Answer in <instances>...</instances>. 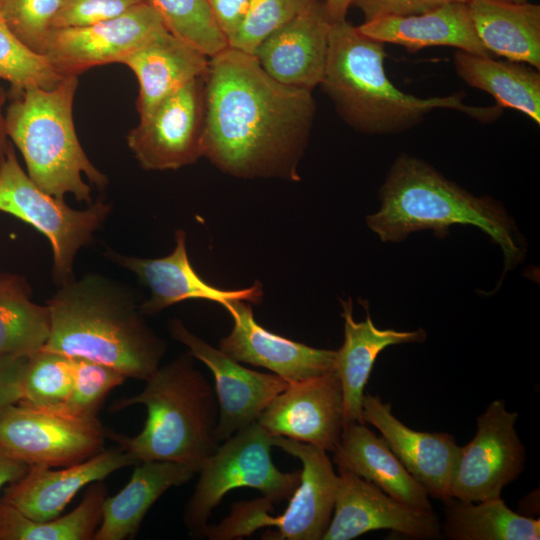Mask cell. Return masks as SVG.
Listing matches in <instances>:
<instances>
[{
	"mask_svg": "<svg viewBox=\"0 0 540 540\" xmlns=\"http://www.w3.org/2000/svg\"><path fill=\"white\" fill-rule=\"evenodd\" d=\"M106 254L113 262L133 272L150 289L151 297L139 305L143 314H155L189 299H207L221 305L229 300L258 304L263 296L262 285L258 281L239 290H223L205 282L190 263L183 230L175 232V247L162 258L144 259L113 250Z\"/></svg>",
	"mask_w": 540,
	"mask_h": 540,
	"instance_id": "ffe728a7",
	"label": "cell"
},
{
	"mask_svg": "<svg viewBox=\"0 0 540 540\" xmlns=\"http://www.w3.org/2000/svg\"><path fill=\"white\" fill-rule=\"evenodd\" d=\"M315 1L320 0H249L246 17L228 46L254 55L268 36Z\"/></svg>",
	"mask_w": 540,
	"mask_h": 540,
	"instance_id": "e575fe53",
	"label": "cell"
},
{
	"mask_svg": "<svg viewBox=\"0 0 540 540\" xmlns=\"http://www.w3.org/2000/svg\"><path fill=\"white\" fill-rule=\"evenodd\" d=\"M320 1L324 2V0H320Z\"/></svg>",
	"mask_w": 540,
	"mask_h": 540,
	"instance_id": "bcb514c9",
	"label": "cell"
},
{
	"mask_svg": "<svg viewBox=\"0 0 540 540\" xmlns=\"http://www.w3.org/2000/svg\"><path fill=\"white\" fill-rule=\"evenodd\" d=\"M314 113L311 90L276 81L254 55L228 46L205 75L203 156L237 177L298 179Z\"/></svg>",
	"mask_w": 540,
	"mask_h": 540,
	"instance_id": "6da1fadb",
	"label": "cell"
},
{
	"mask_svg": "<svg viewBox=\"0 0 540 540\" xmlns=\"http://www.w3.org/2000/svg\"><path fill=\"white\" fill-rule=\"evenodd\" d=\"M362 416L364 423L381 432L392 452L429 496L441 501L450 498L460 450L454 436L409 428L394 416L390 403L383 402L378 395L364 394Z\"/></svg>",
	"mask_w": 540,
	"mask_h": 540,
	"instance_id": "ac0fdd59",
	"label": "cell"
},
{
	"mask_svg": "<svg viewBox=\"0 0 540 540\" xmlns=\"http://www.w3.org/2000/svg\"><path fill=\"white\" fill-rule=\"evenodd\" d=\"M223 306L234 326L221 339L219 350L233 360L266 368L289 383L335 371L336 351L313 348L266 330L256 322L247 301L229 300Z\"/></svg>",
	"mask_w": 540,
	"mask_h": 540,
	"instance_id": "e0dca14e",
	"label": "cell"
},
{
	"mask_svg": "<svg viewBox=\"0 0 540 540\" xmlns=\"http://www.w3.org/2000/svg\"><path fill=\"white\" fill-rule=\"evenodd\" d=\"M0 211L33 226L49 240L53 278L61 285L73 278L77 252L106 220L110 205L97 200L84 210L70 208L30 179L11 146L0 167Z\"/></svg>",
	"mask_w": 540,
	"mask_h": 540,
	"instance_id": "30bf717a",
	"label": "cell"
},
{
	"mask_svg": "<svg viewBox=\"0 0 540 540\" xmlns=\"http://www.w3.org/2000/svg\"><path fill=\"white\" fill-rule=\"evenodd\" d=\"M330 25L324 3L315 1L268 36L254 56L276 81L312 91L324 75Z\"/></svg>",
	"mask_w": 540,
	"mask_h": 540,
	"instance_id": "d6986e66",
	"label": "cell"
},
{
	"mask_svg": "<svg viewBox=\"0 0 540 540\" xmlns=\"http://www.w3.org/2000/svg\"><path fill=\"white\" fill-rule=\"evenodd\" d=\"M323 3L327 18L333 23L345 20L352 0H324Z\"/></svg>",
	"mask_w": 540,
	"mask_h": 540,
	"instance_id": "7bdbcfd3",
	"label": "cell"
},
{
	"mask_svg": "<svg viewBox=\"0 0 540 540\" xmlns=\"http://www.w3.org/2000/svg\"><path fill=\"white\" fill-rule=\"evenodd\" d=\"M121 63L138 80L137 110L142 117L189 81L205 76L209 57L165 31L131 52Z\"/></svg>",
	"mask_w": 540,
	"mask_h": 540,
	"instance_id": "d4e9b609",
	"label": "cell"
},
{
	"mask_svg": "<svg viewBox=\"0 0 540 540\" xmlns=\"http://www.w3.org/2000/svg\"><path fill=\"white\" fill-rule=\"evenodd\" d=\"M167 29L209 58L228 47L206 0H147Z\"/></svg>",
	"mask_w": 540,
	"mask_h": 540,
	"instance_id": "d6a6232c",
	"label": "cell"
},
{
	"mask_svg": "<svg viewBox=\"0 0 540 540\" xmlns=\"http://www.w3.org/2000/svg\"><path fill=\"white\" fill-rule=\"evenodd\" d=\"M136 464L132 456L119 448L103 450L83 462L59 469L31 465L20 479L11 483L3 498L29 518L49 521L59 517L85 486Z\"/></svg>",
	"mask_w": 540,
	"mask_h": 540,
	"instance_id": "44dd1931",
	"label": "cell"
},
{
	"mask_svg": "<svg viewBox=\"0 0 540 540\" xmlns=\"http://www.w3.org/2000/svg\"><path fill=\"white\" fill-rule=\"evenodd\" d=\"M257 422L273 436L333 452L344 427L342 387L337 373L289 383Z\"/></svg>",
	"mask_w": 540,
	"mask_h": 540,
	"instance_id": "9a60e30c",
	"label": "cell"
},
{
	"mask_svg": "<svg viewBox=\"0 0 540 540\" xmlns=\"http://www.w3.org/2000/svg\"><path fill=\"white\" fill-rule=\"evenodd\" d=\"M380 200V209L368 215L366 222L383 242H400L422 230L443 238L453 225H471L500 246L504 273L524 256L520 233L500 202L471 194L420 158L403 153L395 159L380 189Z\"/></svg>",
	"mask_w": 540,
	"mask_h": 540,
	"instance_id": "277c9868",
	"label": "cell"
},
{
	"mask_svg": "<svg viewBox=\"0 0 540 540\" xmlns=\"http://www.w3.org/2000/svg\"><path fill=\"white\" fill-rule=\"evenodd\" d=\"M75 358L41 350L25 358L19 380V401L56 405L68 399L74 381Z\"/></svg>",
	"mask_w": 540,
	"mask_h": 540,
	"instance_id": "1f68e13d",
	"label": "cell"
},
{
	"mask_svg": "<svg viewBox=\"0 0 540 540\" xmlns=\"http://www.w3.org/2000/svg\"><path fill=\"white\" fill-rule=\"evenodd\" d=\"M30 296L24 278L0 274V358L31 356L49 339V308L32 302Z\"/></svg>",
	"mask_w": 540,
	"mask_h": 540,
	"instance_id": "f546056e",
	"label": "cell"
},
{
	"mask_svg": "<svg viewBox=\"0 0 540 540\" xmlns=\"http://www.w3.org/2000/svg\"><path fill=\"white\" fill-rule=\"evenodd\" d=\"M468 0H352L351 6L364 15V22L388 16L418 15L450 2Z\"/></svg>",
	"mask_w": 540,
	"mask_h": 540,
	"instance_id": "f35d334b",
	"label": "cell"
},
{
	"mask_svg": "<svg viewBox=\"0 0 540 540\" xmlns=\"http://www.w3.org/2000/svg\"><path fill=\"white\" fill-rule=\"evenodd\" d=\"M106 496L105 484L93 482L74 510L44 522L27 517L4 498L0 499V540H93Z\"/></svg>",
	"mask_w": 540,
	"mask_h": 540,
	"instance_id": "4dcf8cb0",
	"label": "cell"
},
{
	"mask_svg": "<svg viewBox=\"0 0 540 540\" xmlns=\"http://www.w3.org/2000/svg\"><path fill=\"white\" fill-rule=\"evenodd\" d=\"M27 469V464L0 454V489L20 479Z\"/></svg>",
	"mask_w": 540,
	"mask_h": 540,
	"instance_id": "b9f144b4",
	"label": "cell"
},
{
	"mask_svg": "<svg viewBox=\"0 0 540 540\" xmlns=\"http://www.w3.org/2000/svg\"><path fill=\"white\" fill-rule=\"evenodd\" d=\"M272 438L255 421L221 442L205 460L184 510L183 522L192 535L204 536L213 509L233 489H257L272 505L291 497L300 483L301 471L277 469L271 458Z\"/></svg>",
	"mask_w": 540,
	"mask_h": 540,
	"instance_id": "ba28073f",
	"label": "cell"
},
{
	"mask_svg": "<svg viewBox=\"0 0 540 540\" xmlns=\"http://www.w3.org/2000/svg\"><path fill=\"white\" fill-rule=\"evenodd\" d=\"M213 18L228 39L242 25L249 6V0H206Z\"/></svg>",
	"mask_w": 540,
	"mask_h": 540,
	"instance_id": "ab89813d",
	"label": "cell"
},
{
	"mask_svg": "<svg viewBox=\"0 0 540 540\" xmlns=\"http://www.w3.org/2000/svg\"><path fill=\"white\" fill-rule=\"evenodd\" d=\"M344 318V341L336 350L335 372L342 387L344 426L364 423L362 401L377 356L386 347L399 344L422 343L427 333L418 328L413 331L379 329L366 307V318L357 322L353 318L351 299L341 301Z\"/></svg>",
	"mask_w": 540,
	"mask_h": 540,
	"instance_id": "7402d4cb",
	"label": "cell"
},
{
	"mask_svg": "<svg viewBox=\"0 0 540 540\" xmlns=\"http://www.w3.org/2000/svg\"><path fill=\"white\" fill-rule=\"evenodd\" d=\"M147 0H65L53 29L95 24L122 15Z\"/></svg>",
	"mask_w": 540,
	"mask_h": 540,
	"instance_id": "74e56055",
	"label": "cell"
},
{
	"mask_svg": "<svg viewBox=\"0 0 540 540\" xmlns=\"http://www.w3.org/2000/svg\"><path fill=\"white\" fill-rule=\"evenodd\" d=\"M502 1L510 2V3H516V4H522V3H526L528 0H502Z\"/></svg>",
	"mask_w": 540,
	"mask_h": 540,
	"instance_id": "f6af8a7d",
	"label": "cell"
},
{
	"mask_svg": "<svg viewBox=\"0 0 540 540\" xmlns=\"http://www.w3.org/2000/svg\"><path fill=\"white\" fill-rule=\"evenodd\" d=\"M332 453L337 467L353 472L412 508L433 512L426 489L407 471L385 439L366 423L345 425Z\"/></svg>",
	"mask_w": 540,
	"mask_h": 540,
	"instance_id": "cb8c5ba5",
	"label": "cell"
},
{
	"mask_svg": "<svg viewBox=\"0 0 540 540\" xmlns=\"http://www.w3.org/2000/svg\"><path fill=\"white\" fill-rule=\"evenodd\" d=\"M385 44L362 34L345 20L330 25L324 75L320 85L340 117L355 130L391 135L418 126L435 109H453L489 123L498 119L499 105L471 106L460 91L420 98L398 89L385 72Z\"/></svg>",
	"mask_w": 540,
	"mask_h": 540,
	"instance_id": "3957f363",
	"label": "cell"
},
{
	"mask_svg": "<svg viewBox=\"0 0 540 540\" xmlns=\"http://www.w3.org/2000/svg\"><path fill=\"white\" fill-rule=\"evenodd\" d=\"M444 503L442 537L449 540H538L540 520L512 511L501 497Z\"/></svg>",
	"mask_w": 540,
	"mask_h": 540,
	"instance_id": "f1b7e54d",
	"label": "cell"
},
{
	"mask_svg": "<svg viewBox=\"0 0 540 540\" xmlns=\"http://www.w3.org/2000/svg\"><path fill=\"white\" fill-rule=\"evenodd\" d=\"M478 38L491 53L540 68V5L468 0Z\"/></svg>",
	"mask_w": 540,
	"mask_h": 540,
	"instance_id": "4316f807",
	"label": "cell"
},
{
	"mask_svg": "<svg viewBox=\"0 0 540 540\" xmlns=\"http://www.w3.org/2000/svg\"><path fill=\"white\" fill-rule=\"evenodd\" d=\"M196 472L173 461H143L128 483L115 495L106 496L102 518L93 540H125L136 536L151 506L168 489L188 482Z\"/></svg>",
	"mask_w": 540,
	"mask_h": 540,
	"instance_id": "484cf974",
	"label": "cell"
},
{
	"mask_svg": "<svg viewBox=\"0 0 540 540\" xmlns=\"http://www.w3.org/2000/svg\"><path fill=\"white\" fill-rule=\"evenodd\" d=\"M169 31L158 12L143 2L120 16L95 24L52 29L41 54L62 76L121 63L155 36Z\"/></svg>",
	"mask_w": 540,
	"mask_h": 540,
	"instance_id": "4fadbf2b",
	"label": "cell"
},
{
	"mask_svg": "<svg viewBox=\"0 0 540 540\" xmlns=\"http://www.w3.org/2000/svg\"><path fill=\"white\" fill-rule=\"evenodd\" d=\"M190 352L159 368L145 380L142 391L115 400L112 411L142 404L147 418L139 434L129 437L108 430V438L143 461H173L200 467L218 448L219 407L216 392L194 367Z\"/></svg>",
	"mask_w": 540,
	"mask_h": 540,
	"instance_id": "5b68a950",
	"label": "cell"
},
{
	"mask_svg": "<svg viewBox=\"0 0 540 540\" xmlns=\"http://www.w3.org/2000/svg\"><path fill=\"white\" fill-rule=\"evenodd\" d=\"M171 336L203 362L215 379L219 414L216 438L223 442L237 431L257 421L274 397L289 384L284 378L242 366L219 349L189 331L179 319L168 326Z\"/></svg>",
	"mask_w": 540,
	"mask_h": 540,
	"instance_id": "5bb4252c",
	"label": "cell"
},
{
	"mask_svg": "<svg viewBox=\"0 0 540 540\" xmlns=\"http://www.w3.org/2000/svg\"><path fill=\"white\" fill-rule=\"evenodd\" d=\"M65 0H0V13L11 31L41 54L47 35Z\"/></svg>",
	"mask_w": 540,
	"mask_h": 540,
	"instance_id": "d590c367",
	"label": "cell"
},
{
	"mask_svg": "<svg viewBox=\"0 0 540 540\" xmlns=\"http://www.w3.org/2000/svg\"><path fill=\"white\" fill-rule=\"evenodd\" d=\"M273 446L298 458L302 463L300 483L285 511L272 516V504L263 498L239 502L218 525H208L204 536L231 540L250 536L264 527H276L264 539L322 540L330 524L338 491L339 475L334 472L326 451L282 436H273Z\"/></svg>",
	"mask_w": 540,
	"mask_h": 540,
	"instance_id": "52a82bcc",
	"label": "cell"
},
{
	"mask_svg": "<svg viewBox=\"0 0 540 540\" xmlns=\"http://www.w3.org/2000/svg\"><path fill=\"white\" fill-rule=\"evenodd\" d=\"M126 379L124 374L112 367L75 358L73 387L64 404L76 412L97 416L106 396Z\"/></svg>",
	"mask_w": 540,
	"mask_h": 540,
	"instance_id": "8d00e7d4",
	"label": "cell"
},
{
	"mask_svg": "<svg viewBox=\"0 0 540 540\" xmlns=\"http://www.w3.org/2000/svg\"><path fill=\"white\" fill-rule=\"evenodd\" d=\"M7 100V93L4 88L0 85V167L3 164L7 152L12 146L5 129V111L4 105Z\"/></svg>",
	"mask_w": 540,
	"mask_h": 540,
	"instance_id": "ee69618b",
	"label": "cell"
},
{
	"mask_svg": "<svg viewBox=\"0 0 540 540\" xmlns=\"http://www.w3.org/2000/svg\"><path fill=\"white\" fill-rule=\"evenodd\" d=\"M357 28L372 39L402 46L410 53L448 46L476 55H492L477 36L466 2H450L418 15L382 17Z\"/></svg>",
	"mask_w": 540,
	"mask_h": 540,
	"instance_id": "603a6c76",
	"label": "cell"
},
{
	"mask_svg": "<svg viewBox=\"0 0 540 540\" xmlns=\"http://www.w3.org/2000/svg\"><path fill=\"white\" fill-rule=\"evenodd\" d=\"M518 413L508 411L502 399L493 400L477 418L473 439L460 447L450 497L481 501L501 497L526 463V450L518 436Z\"/></svg>",
	"mask_w": 540,
	"mask_h": 540,
	"instance_id": "8fae6325",
	"label": "cell"
},
{
	"mask_svg": "<svg viewBox=\"0 0 540 540\" xmlns=\"http://www.w3.org/2000/svg\"><path fill=\"white\" fill-rule=\"evenodd\" d=\"M456 74L470 87L490 94L501 108L524 113L540 124V73L515 61L494 60L462 50L453 57Z\"/></svg>",
	"mask_w": 540,
	"mask_h": 540,
	"instance_id": "83f0119b",
	"label": "cell"
},
{
	"mask_svg": "<svg viewBox=\"0 0 540 540\" xmlns=\"http://www.w3.org/2000/svg\"><path fill=\"white\" fill-rule=\"evenodd\" d=\"M0 411V454L28 466L64 467L100 452L108 438L97 416L66 406L17 402Z\"/></svg>",
	"mask_w": 540,
	"mask_h": 540,
	"instance_id": "9c48e42d",
	"label": "cell"
},
{
	"mask_svg": "<svg viewBox=\"0 0 540 540\" xmlns=\"http://www.w3.org/2000/svg\"><path fill=\"white\" fill-rule=\"evenodd\" d=\"M333 516L322 540H351L372 530H392L414 539L442 538L434 512L412 508L353 472L338 467Z\"/></svg>",
	"mask_w": 540,
	"mask_h": 540,
	"instance_id": "2e32d148",
	"label": "cell"
},
{
	"mask_svg": "<svg viewBox=\"0 0 540 540\" xmlns=\"http://www.w3.org/2000/svg\"><path fill=\"white\" fill-rule=\"evenodd\" d=\"M24 358H0V411L19 401L18 379Z\"/></svg>",
	"mask_w": 540,
	"mask_h": 540,
	"instance_id": "60d3db41",
	"label": "cell"
},
{
	"mask_svg": "<svg viewBox=\"0 0 540 540\" xmlns=\"http://www.w3.org/2000/svg\"><path fill=\"white\" fill-rule=\"evenodd\" d=\"M205 76L165 97L127 135V144L146 170H173L201 156Z\"/></svg>",
	"mask_w": 540,
	"mask_h": 540,
	"instance_id": "7c38bea8",
	"label": "cell"
},
{
	"mask_svg": "<svg viewBox=\"0 0 540 540\" xmlns=\"http://www.w3.org/2000/svg\"><path fill=\"white\" fill-rule=\"evenodd\" d=\"M51 329L42 350L112 367L146 380L160 366L166 343L143 318L133 296L98 274L62 283L47 301Z\"/></svg>",
	"mask_w": 540,
	"mask_h": 540,
	"instance_id": "7a4b0ae2",
	"label": "cell"
},
{
	"mask_svg": "<svg viewBox=\"0 0 540 540\" xmlns=\"http://www.w3.org/2000/svg\"><path fill=\"white\" fill-rule=\"evenodd\" d=\"M63 78L43 54L30 49L11 31L0 13V80L11 85V92L33 86L51 89Z\"/></svg>",
	"mask_w": 540,
	"mask_h": 540,
	"instance_id": "836d02e7",
	"label": "cell"
},
{
	"mask_svg": "<svg viewBox=\"0 0 540 540\" xmlns=\"http://www.w3.org/2000/svg\"><path fill=\"white\" fill-rule=\"evenodd\" d=\"M78 76H65L55 87H29L12 93L5 111L8 139L19 149L30 179L43 191L63 199L72 194L92 202L91 186L108 183L84 152L73 122Z\"/></svg>",
	"mask_w": 540,
	"mask_h": 540,
	"instance_id": "8992f818",
	"label": "cell"
}]
</instances>
